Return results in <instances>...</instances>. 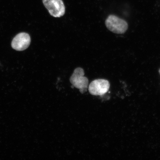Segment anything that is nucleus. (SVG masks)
<instances>
[{
	"instance_id": "nucleus-1",
	"label": "nucleus",
	"mask_w": 160,
	"mask_h": 160,
	"mask_svg": "<svg viewBox=\"0 0 160 160\" xmlns=\"http://www.w3.org/2000/svg\"><path fill=\"white\" fill-rule=\"evenodd\" d=\"M105 25L107 28L113 33L123 34L128 29L127 22L114 15H110L106 20Z\"/></svg>"
},
{
	"instance_id": "nucleus-2",
	"label": "nucleus",
	"mask_w": 160,
	"mask_h": 160,
	"mask_svg": "<svg viewBox=\"0 0 160 160\" xmlns=\"http://www.w3.org/2000/svg\"><path fill=\"white\" fill-rule=\"evenodd\" d=\"M84 70L81 68H77L73 72L70 81L74 87L80 89L81 92L87 91L89 84L88 79L84 77Z\"/></svg>"
},
{
	"instance_id": "nucleus-3",
	"label": "nucleus",
	"mask_w": 160,
	"mask_h": 160,
	"mask_svg": "<svg viewBox=\"0 0 160 160\" xmlns=\"http://www.w3.org/2000/svg\"><path fill=\"white\" fill-rule=\"evenodd\" d=\"M43 3L52 17L60 18L64 15L65 8L62 0H43Z\"/></svg>"
},
{
	"instance_id": "nucleus-4",
	"label": "nucleus",
	"mask_w": 160,
	"mask_h": 160,
	"mask_svg": "<svg viewBox=\"0 0 160 160\" xmlns=\"http://www.w3.org/2000/svg\"><path fill=\"white\" fill-rule=\"evenodd\" d=\"M110 88L109 82L103 79H96L90 84L89 91L94 95H102L108 91Z\"/></svg>"
},
{
	"instance_id": "nucleus-5",
	"label": "nucleus",
	"mask_w": 160,
	"mask_h": 160,
	"mask_svg": "<svg viewBox=\"0 0 160 160\" xmlns=\"http://www.w3.org/2000/svg\"><path fill=\"white\" fill-rule=\"evenodd\" d=\"M31 42V37L28 34L20 33L14 38L12 42L11 46L16 51H23L29 47Z\"/></svg>"
}]
</instances>
